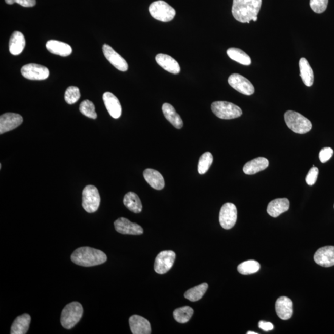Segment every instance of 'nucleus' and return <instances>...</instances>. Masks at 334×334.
Wrapping results in <instances>:
<instances>
[{"mask_svg":"<svg viewBox=\"0 0 334 334\" xmlns=\"http://www.w3.org/2000/svg\"><path fill=\"white\" fill-rule=\"evenodd\" d=\"M262 0H234L232 13L236 20L242 23L256 21Z\"/></svg>","mask_w":334,"mask_h":334,"instance_id":"obj_1","label":"nucleus"},{"mask_svg":"<svg viewBox=\"0 0 334 334\" xmlns=\"http://www.w3.org/2000/svg\"><path fill=\"white\" fill-rule=\"evenodd\" d=\"M71 259L76 265L92 267L102 265L107 260L106 255L99 249L90 247H81L73 252Z\"/></svg>","mask_w":334,"mask_h":334,"instance_id":"obj_2","label":"nucleus"},{"mask_svg":"<svg viewBox=\"0 0 334 334\" xmlns=\"http://www.w3.org/2000/svg\"><path fill=\"white\" fill-rule=\"evenodd\" d=\"M83 308L80 303H69L63 309L61 316V324L66 329H71L82 318Z\"/></svg>","mask_w":334,"mask_h":334,"instance_id":"obj_3","label":"nucleus"},{"mask_svg":"<svg viewBox=\"0 0 334 334\" xmlns=\"http://www.w3.org/2000/svg\"><path fill=\"white\" fill-rule=\"evenodd\" d=\"M284 119L288 127L294 133L305 134L312 129V123L310 121L296 112H286Z\"/></svg>","mask_w":334,"mask_h":334,"instance_id":"obj_4","label":"nucleus"},{"mask_svg":"<svg viewBox=\"0 0 334 334\" xmlns=\"http://www.w3.org/2000/svg\"><path fill=\"white\" fill-rule=\"evenodd\" d=\"M211 109L216 116L224 120L237 119L243 114L242 110L239 106L225 101L213 102Z\"/></svg>","mask_w":334,"mask_h":334,"instance_id":"obj_5","label":"nucleus"},{"mask_svg":"<svg viewBox=\"0 0 334 334\" xmlns=\"http://www.w3.org/2000/svg\"><path fill=\"white\" fill-rule=\"evenodd\" d=\"M149 11L151 15L157 20L162 22H169L175 18L176 11L167 2L159 0L150 5Z\"/></svg>","mask_w":334,"mask_h":334,"instance_id":"obj_6","label":"nucleus"},{"mask_svg":"<svg viewBox=\"0 0 334 334\" xmlns=\"http://www.w3.org/2000/svg\"><path fill=\"white\" fill-rule=\"evenodd\" d=\"M100 196L97 188L92 185L84 188L83 192L82 206L88 213L96 212L100 206Z\"/></svg>","mask_w":334,"mask_h":334,"instance_id":"obj_7","label":"nucleus"},{"mask_svg":"<svg viewBox=\"0 0 334 334\" xmlns=\"http://www.w3.org/2000/svg\"><path fill=\"white\" fill-rule=\"evenodd\" d=\"M237 220V209L235 205L226 203L220 209L219 221L224 229L229 230L234 227Z\"/></svg>","mask_w":334,"mask_h":334,"instance_id":"obj_8","label":"nucleus"},{"mask_svg":"<svg viewBox=\"0 0 334 334\" xmlns=\"http://www.w3.org/2000/svg\"><path fill=\"white\" fill-rule=\"evenodd\" d=\"M176 254L172 251L160 252L156 258L154 270L160 274H165L172 268L175 262Z\"/></svg>","mask_w":334,"mask_h":334,"instance_id":"obj_9","label":"nucleus"},{"mask_svg":"<svg viewBox=\"0 0 334 334\" xmlns=\"http://www.w3.org/2000/svg\"><path fill=\"white\" fill-rule=\"evenodd\" d=\"M21 74L27 80L41 81L46 80L49 77L50 72L46 67L30 63L22 67Z\"/></svg>","mask_w":334,"mask_h":334,"instance_id":"obj_10","label":"nucleus"},{"mask_svg":"<svg viewBox=\"0 0 334 334\" xmlns=\"http://www.w3.org/2000/svg\"><path fill=\"white\" fill-rule=\"evenodd\" d=\"M230 86L233 88L246 95H251L254 93V87L248 79L239 74L230 75L228 79Z\"/></svg>","mask_w":334,"mask_h":334,"instance_id":"obj_11","label":"nucleus"},{"mask_svg":"<svg viewBox=\"0 0 334 334\" xmlns=\"http://www.w3.org/2000/svg\"><path fill=\"white\" fill-rule=\"evenodd\" d=\"M23 122L21 115L14 113H6L0 117V134L15 130Z\"/></svg>","mask_w":334,"mask_h":334,"instance_id":"obj_12","label":"nucleus"},{"mask_svg":"<svg viewBox=\"0 0 334 334\" xmlns=\"http://www.w3.org/2000/svg\"><path fill=\"white\" fill-rule=\"evenodd\" d=\"M103 54L106 60L113 65L115 68L120 71L125 72L128 69V64L126 61L119 53L115 52L111 46L104 44L102 48Z\"/></svg>","mask_w":334,"mask_h":334,"instance_id":"obj_13","label":"nucleus"},{"mask_svg":"<svg viewBox=\"0 0 334 334\" xmlns=\"http://www.w3.org/2000/svg\"><path fill=\"white\" fill-rule=\"evenodd\" d=\"M114 226L116 231L122 234L139 235L144 232L142 227L139 225L131 222L124 217H121L115 221Z\"/></svg>","mask_w":334,"mask_h":334,"instance_id":"obj_14","label":"nucleus"},{"mask_svg":"<svg viewBox=\"0 0 334 334\" xmlns=\"http://www.w3.org/2000/svg\"><path fill=\"white\" fill-rule=\"evenodd\" d=\"M314 259L319 266L329 268L334 266V246L322 247L314 254Z\"/></svg>","mask_w":334,"mask_h":334,"instance_id":"obj_15","label":"nucleus"},{"mask_svg":"<svg viewBox=\"0 0 334 334\" xmlns=\"http://www.w3.org/2000/svg\"><path fill=\"white\" fill-rule=\"evenodd\" d=\"M276 310L278 316L282 320H288L293 315V302L288 297L281 296L277 300Z\"/></svg>","mask_w":334,"mask_h":334,"instance_id":"obj_16","label":"nucleus"},{"mask_svg":"<svg viewBox=\"0 0 334 334\" xmlns=\"http://www.w3.org/2000/svg\"><path fill=\"white\" fill-rule=\"evenodd\" d=\"M131 332L133 334H150L151 326L146 319L138 315H133L129 319Z\"/></svg>","mask_w":334,"mask_h":334,"instance_id":"obj_17","label":"nucleus"},{"mask_svg":"<svg viewBox=\"0 0 334 334\" xmlns=\"http://www.w3.org/2000/svg\"><path fill=\"white\" fill-rule=\"evenodd\" d=\"M103 100L110 116L115 119H119L122 109L117 97L111 92H106L103 95Z\"/></svg>","mask_w":334,"mask_h":334,"instance_id":"obj_18","label":"nucleus"},{"mask_svg":"<svg viewBox=\"0 0 334 334\" xmlns=\"http://www.w3.org/2000/svg\"><path fill=\"white\" fill-rule=\"evenodd\" d=\"M156 61L160 66L170 73L177 75L181 71L179 63L169 55L160 53L157 55Z\"/></svg>","mask_w":334,"mask_h":334,"instance_id":"obj_19","label":"nucleus"},{"mask_svg":"<svg viewBox=\"0 0 334 334\" xmlns=\"http://www.w3.org/2000/svg\"><path fill=\"white\" fill-rule=\"evenodd\" d=\"M290 207V201L287 198L274 199L269 203L267 212L272 217L276 218L287 212Z\"/></svg>","mask_w":334,"mask_h":334,"instance_id":"obj_20","label":"nucleus"},{"mask_svg":"<svg viewBox=\"0 0 334 334\" xmlns=\"http://www.w3.org/2000/svg\"><path fill=\"white\" fill-rule=\"evenodd\" d=\"M268 166V159L265 157H257L246 163L243 167V172L246 175H254L261 171L265 170Z\"/></svg>","mask_w":334,"mask_h":334,"instance_id":"obj_21","label":"nucleus"},{"mask_svg":"<svg viewBox=\"0 0 334 334\" xmlns=\"http://www.w3.org/2000/svg\"><path fill=\"white\" fill-rule=\"evenodd\" d=\"M145 181L152 188L157 190H161L165 187L164 177L158 171L147 168L143 173Z\"/></svg>","mask_w":334,"mask_h":334,"instance_id":"obj_22","label":"nucleus"},{"mask_svg":"<svg viewBox=\"0 0 334 334\" xmlns=\"http://www.w3.org/2000/svg\"><path fill=\"white\" fill-rule=\"evenodd\" d=\"M46 47L50 53L61 57H68L71 54L72 51V48L69 44L55 40L48 41Z\"/></svg>","mask_w":334,"mask_h":334,"instance_id":"obj_23","label":"nucleus"},{"mask_svg":"<svg viewBox=\"0 0 334 334\" xmlns=\"http://www.w3.org/2000/svg\"><path fill=\"white\" fill-rule=\"evenodd\" d=\"M31 317L28 314L17 317L11 328V334H25L29 329Z\"/></svg>","mask_w":334,"mask_h":334,"instance_id":"obj_24","label":"nucleus"},{"mask_svg":"<svg viewBox=\"0 0 334 334\" xmlns=\"http://www.w3.org/2000/svg\"><path fill=\"white\" fill-rule=\"evenodd\" d=\"M25 46H26V40L24 35L19 31L14 32L9 42V50L11 54L13 55L21 54Z\"/></svg>","mask_w":334,"mask_h":334,"instance_id":"obj_25","label":"nucleus"},{"mask_svg":"<svg viewBox=\"0 0 334 334\" xmlns=\"http://www.w3.org/2000/svg\"><path fill=\"white\" fill-rule=\"evenodd\" d=\"M162 111L166 119L174 127L181 129L183 127V122L179 115L176 112L175 108L169 103H165L162 106Z\"/></svg>","mask_w":334,"mask_h":334,"instance_id":"obj_26","label":"nucleus"},{"mask_svg":"<svg viewBox=\"0 0 334 334\" xmlns=\"http://www.w3.org/2000/svg\"><path fill=\"white\" fill-rule=\"evenodd\" d=\"M300 77L303 83L308 87L313 86L314 83V73L312 68L309 64L307 59L302 58L299 61Z\"/></svg>","mask_w":334,"mask_h":334,"instance_id":"obj_27","label":"nucleus"},{"mask_svg":"<svg viewBox=\"0 0 334 334\" xmlns=\"http://www.w3.org/2000/svg\"><path fill=\"white\" fill-rule=\"evenodd\" d=\"M123 203L131 212L136 213V214L142 212V205L141 201L136 193L129 192L126 194L124 199H123Z\"/></svg>","mask_w":334,"mask_h":334,"instance_id":"obj_28","label":"nucleus"},{"mask_svg":"<svg viewBox=\"0 0 334 334\" xmlns=\"http://www.w3.org/2000/svg\"><path fill=\"white\" fill-rule=\"evenodd\" d=\"M230 58L238 63L245 66H249L251 64V59L248 54L242 50L237 48H230L227 51Z\"/></svg>","mask_w":334,"mask_h":334,"instance_id":"obj_29","label":"nucleus"},{"mask_svg":"<svg viewBox=\"0 0 334 334\" xmlns=\"http://www.w3.org/2000/svg\"><path fill=\"white\" fill-rule=\"evenodd\" d=\"M208 288V284L206 283L196 286V287L188 290L184 294V297L191 302H196L200 300L206 293Z\"/></svg>","mask_w":334,"mask_h":334,"instance_id":"obj_30","label":"nucleus"},{"mask_svg":"<svg viewBox=\"0 0 334 334\" xmlns=\"http://www.w3.org/2000/svg\"><path fill=\"white\" fill-rule=\"evenodd\" d=\"M193 314V310L190 307L176 309L173 312L174 318L179 323H186L190 321Z\"/></svg>","mask_w":334,"mask_h":334,"instance_id":"obj_31","label":"nucleus"},{"mask_svg":"<svg viewBox=\"0 0 334 334\" xmlns=\"http://www.w3.org/2000/svg\"><path fill=\"white\" fill-rule=\"evenodd\" d=\"M261 266L256 261L249 260L245 261L238 266V271L243 275H249L256 273L259 271Z\"/></svg>","mask_w":334,"mask_h":334,"instance_id":"obj_32","label":"nucleus"},{"mask_svg":"<svg viewBox=\"0 0 334 334\" xmlns=\"http://www.w3.org/2000/svg\"><path fill=\"white\" fill-rule=\"evenodd\" d=\"M212 154L206 152L203 154L199 160L198 170L200 175H204L209 169L213 162Z\"/></svg>","mask_w":334,"mask_h":334,"instance_id":"obj_33","label":"nucleus"},{"mask_svg":"<svg viewBox=\"0 0 334 334\" xmlns=\"http://www.w3.org/2000/svg\"><path fill=\"white\" fill-rule=\"evenodd\" d=\"M81 113L90 119H96L97 114L95 112V105L93 103L88 100L83 101L80 106Z\"/></svg>","mask_w":334,"mask_h":334,"instance_id":"obj_34","label":"nucleus"},{"mask_svg":"<svg viewBox=\"0 0 334 334\" xmlns=\"http://www.w3.org/2000/svg\"><path fill=\"white\" fill-rule=\"evenodd\" d=\"M80 97V89L76 86H70L66 91L64 99L68 104L72 105L77 102Z\"/></svg>","mask_w":334,"mask_h":334,"instance_id":"obj_35","label":"nucleus"},{"mask_svg":"<svg viewBox=\"0 0 334 334\" xmlns=\"http://www.w3.org/2000/svg\"><path fill=\"white\" fill-rule=\"evenodd\" d=\"M329 0H310V5L314 12L321 14L327 9Z\"/></svg>","mask_w":334,"mask_h":334,"instance_id":"obj_36","label":"nucleus"},{"mask_svg":"<svg viewBox=\"0 0 334 334\" xmlns=\"http://www.w3.org/2000/svg\"><path fill=\"white\" fill-rule=\"evenodd\" d=\"M319 174V169L313 165V167L311 168L306 177V182L309 186H313L316 183L317 179H318Z\"/></svg>","mask_w":334,"mask_h":334,"instance_id":"obj_37","label":"nucleus"},{"mask_svg":"<svg viewBox=\"0 0 334 334\" xmlns=\"http://www.w3.org/2000/svg\"><path fill=\"white\" fill-rule=\"evenodd\" d=\"M333 151L330 147H324L320 151L319 159L322 163L327 162L332 157Z\"/></svg>","mask_w":334,"mask_h":334,"instance_id":"obj_38","label":"nucleus"},{"mask_svg":"<svg viewBox=\"0 0 334 334\" xmlns=\"http://www.w3.org/2000/svg\"><path fill=\"white\" fill-rule=\"evenodd\" d=\"M8 5L18 4L23 7H33L36 5V0H5Z\"/></svg>","mask_w":334,"mask_h":334,"instance_id":"obj_39","label":"nucleus"},{"mask_svg":"<svg viewBox=\"0 0 334 334\" xmlns=\"http://www.w3.org/2000/svg\"><path fill=\"white\" fill-rule=\"evenodd\" d=\"M259 327L261 329L268 332V331L273 330L274 325L269 322L261 321L259 322Z\"/></svg>","mask_w":334,"mask_h":334,"instance_id":"obj_40","label":"nucleus"},{"mask_svg":"<svg viewBox=\"0 0 334 334\" xmlns=\"http://www.w3.org/2000/svg\"><path fill=\"white\" fill-rule=\"evenodd\" d=\"M247 334H257V333L251 332V331H249V332H247Z\"/></svg>","mask_w":334,"mask_h":334,"instance_id":"obj_41","label":"nucleus"}]
</instances>
